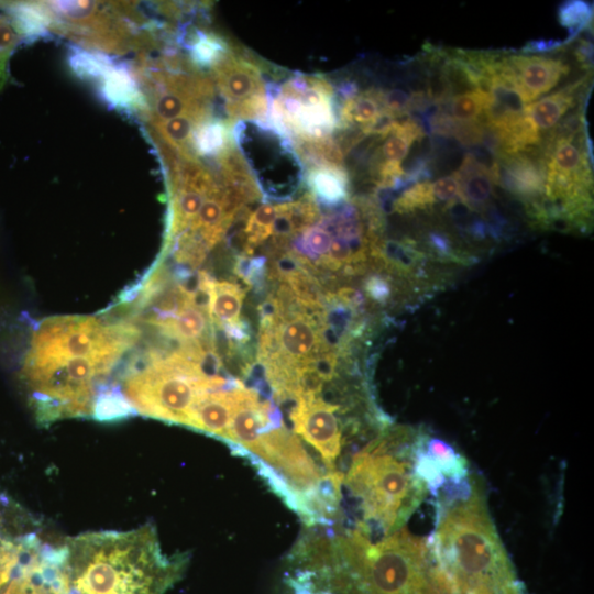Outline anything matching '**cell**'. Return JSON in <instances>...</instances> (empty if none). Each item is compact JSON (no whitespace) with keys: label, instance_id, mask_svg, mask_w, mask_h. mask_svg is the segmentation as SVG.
Masks as SVG:
<instances>
[{"label":"cell","instance_id":"16","mask_svg":"<svg viewBox=\"0 0 594 594\" xmlns=\"http://www.w3.org/2000/svg\"><path fill=\"white\" fill-rule=\"evenodd\" d=\"M315 198L326 206H338L348 197L349 177L344 168L316 166L307 176Z\"/></svg>","mask_w":594,"mask_h":594},{"label":"cell","instance_id":"26","mask_svg":"<svg viewBox=\"0 0 594 594\" xmlns=\"http://www.w3.org/2000/svg\"><path fill=\"white\" fill-rule=\"evenodd\" d=\"M564 41H554V40H537L527 42L520 50L522 54H536L540 55L542 53L552 52L560 50L562 46H565Z\"/></svg>","mask_w":594,"mask_h":594},{"label":"cell","instance_id":"22","mask_svg":"<svg viewBox=\"0 0 594 594\" xmlns=\"http://www.w3.org/2000/svg\"><path fill=\"white\" fill-rule=\"evenodd\" d=\"M228 130L220 121H210L197 132L196 144L201 154H218L227 148Z\"/></svg>","mask_w":594,"mask_h":594},{"label":"cell","instance_id":"17","mask_svg":"<svg viewBox=\"0 0 594 594\" xmlns=\"http://www.w3.org/2000/svg\"><path fill=\"white\" fill-rule=\"evenodd\" d=\"M490 103L487 91L475 88L454 96L441 103L447 111L458 121L482 120Z\"/></svg>","mask_w":594,"mask_h":594},{"label":"cell","instance_id":"7","mask_svg":"<svg viewBox=\"0 0 594 594\" xmlns=\"http://www.w3.org/2000/svg\"><path fill=\"white\" fill-rule=\"evenodd\" d=\"M289 411L292 431L311 446L320 458L328 480L343 483L344 474L337 460L343 448L342 425L337 413L340 406L316 396L294 399Z\"/></svg>","mask_w":594,"mask_h":594},{"label":"cell","instance_id":"1","mask_svg":"<svg viewBox=\"0 0 594 594\" xmlns=\"http://www.w3.org/2000/svg\"><path fill=\"white\" fill-rule=\"evenodd\" d=\"M289 594H444L426 539L400 528L374 542L354 529L311 531L288 556Z\"/></svg>","mask_w":594,"mask_h":594},{"label":"cell","instance_id":"20","mask_svg":"<svg viewBox=\"0 0 594 594\" xmlns=\"http://www.w3.org/2000/svg\"><path fill=\"white\" fill-rule=\"evenodd\" d=\"M106 97L117 105H129L138 99L135 85L124 69H113L103 74Z\"/></svg>","mask_w":594,"mask_h":594},{"label":"cell","instance_id":"18","mask_svg":"<svg viewBox=\"0 0 594 594\" xmlns=\"http://www.w3.org/2000/svg\"><path fill=\"white\" fill-rule=\"evenodd\" d=\"M276 215V206L264 204L248 218L243 248L246 255L253 254L254 250L273 233Z\"/></svg>","mask_w":594,"mask_h":594},{"label":"cell","instance_id":"25","mask_svg":"<svg viewBox=\"0 0 594 594\" xmlns=\"http://www.w3.org/2000/svg\"><path fill=\"white\" fill-rule=\"evenodd\" d=\"M432 190L437 202L453 205L460 199V185L455 173L432 183Z\"/></svg>","mask_w":594,"mask_h":594},{"label":"cell","instance_id":"14","mask_svg":"<svg viewBox=\"0 0 594 594\" xmlns=\"http://www.w3.org/2000/svg\"><path fill=\"white\" fill-rule=\"evenodd\" d=\"M590 76L526 106L525 111L538 131L554 127L569 109L574 107L588 84Z\"/></svg>","mask_w":594,"mask_h":594},{"label":"cell","instance_id":"5","mask_svg":"<svg viewBox=\"0 0 594 594\" xmlns=\"http://www.w3.org/2000/svg\"><path fill=\"white\" fill-rule=\"evenodd\" d=\"M419 433L388 429L352 457L343 484L362 512L359 529L370 534L375 525L387 536L400 529L426 497L428 490L415 468Z\"/></svg>","mask_w":594,"mask_h":594},{"label":"cell","instance_id":"8","mask_svg":"<svg viewBox=\"0 0 594 594\" xmlns=\"http://www.w3.org/2000/svg\"><path fill=\"white\" fill-rule=\"evenodd\" d=\"M494 70L514 87L525 105H529L569 74L570 66L560 58L510 54L496 55Z\"/></svg>","mask_w":594,"mask_h":594},{"label":"cell","instance_id":"28","mask_svg":"<svg viewBox=\"0 0 594 594\" xmlns=\"http://www.w3.org/2000/svg\"><path fill=\"white\" fill-rule=\"evenodd\" d=\"M366 290L369 295L377 301H384L389 294L387 283L378 277H372L367 280Z\"/></svg>","mask_w":594,"mask_h":594},{"label":"cell","instance_id":"27","mask_svg":"<svg viewBox=\"0 0 594 594\" xmlns=\"http://www.w3.org/2000/svg\"><path fill=\"white\" fill-rule=\"evenodd\" d=\"M575 58L580 63L581 67L590 70L593 67V45L590 41H581L579 46L574 51Z\"/></svg>","mask_w":594,"mask_h":594},{"label":"cell","instance_id":"3","mask_svg":"<svg viewBox=\"0 0 594 594\" xmlns=\"http://www.w3.org/2000/svg\"><path fill=\"white\" fill-rule=\"evenodd\" d=\"M438 502L431 549L451 594H520L475 477L452 483Z\"/></svg>","mask_w":594,"mask_h":594},{"label":"cell","instance_id":"11","mask_svg":"<svg viewBox=\"0 0 594 594\" xmlns=\"http://www.w3.org/2000/svg\"><path fill=\"white\" fill-rule=\"evenodd\" d=\"M215 66L218 84L227 98V110L230 114L243 102L266 95L262 77L253 65L226 55Z\"/></svg>","mask_w":594,"mask_h":594},{"label":"cell","instance_id":"12","mask_svg":"<svg viewBox=\"0 0 594 594\" xmlns=\"http://www.w3.org/2000/svg\"><path fill=\"white\" fill-rule=\"evenodd\" d=\"M237 386L207 392L194 407L187 427L224 439L235 404Z\"/></svg>","mask_w":594,"mask_h":594},{"label":"cell","instance_id":"2","mask_svg":"<svg viewBox=\"0 0 594 594\" xmlns=\"http://www.w3.org/2000/svg\"><path fill=\"white\" fill-rule=\"evenodd\" d=\"M188 556H166L156 529L91 531L56 546L64 594H166L186 570Z\"/></svg>","mask_w":594,"mask_h":594},{"label":"cell","instance_id":"15","mask_svg":"<svg viewBox=\"0 0 594 594\" xmlns=\"http://www.w3.org/2000/svg\"><path fill=\"white\" fill-rule=\"evenodd\" d=\"M244 290L229 280H212L209 288L208 315L213 329H223L240 321Z\"/></svg>","mask_w":594,"mask_h":594},{"label":"cell","instance_id":"10","mask_svg":"<svg viewBox=\"0 0 594 594\" xmlns=\"http://www.w3.org/2000/svg\"><path fill=\"white\" fill-rule=\"evenodd\" d=\"M1 594H64L56 566V546L31 544Z\"/></svg>","mask_w":594,"mask_h":594},{"label":"cell","instance_id":"24","mask_svg":"<svg viewBox=\"0 0 594 594\" xmlns=\"http://www.w3.org/2000/svg\"><path fill=\"white\" fill-rule=\"evenodd\" d=\"M21 32L15 21L0 16V86L4 80V68L9 53L16 43V33Z\"/></svg>","mask_w":594,"mask_h":594},{"label":"cell","instance_id":"19","mask_svg":"<svg viewBox=\"0 0 594 594\" xmlns=\"http://www.w3.org/2000/svg\"><path fill=\"white\" fill-rule=\"evenodd\" d=\"M593 7L583 0L564 1L558 8V21L569 32L565 43L573 41L584 29L590 26Z\"/></svg>","mask_w":594,"mask_h":594},{"label":"cell","instance_id":"4","mask_svg":"<svg viewBox=\"0 0 594 594\" xmlns=\"http://www.w3.org/2000/svg\"><path fill=\"white\" fill-rule=\"evenodd\" d=\"M221 362L198 346L164 349L150 344L127 362L116 384L134 413L187 427L199 399L239 380L219 374Z\"/></svg>","mask_w":594,"mask_h":594},{"label":"cell","instance_id":"23","mask_svg":"<svg viewBox=\"0 0 594 594\" xmlns=\"http://www.w3.org/2000/svg\"><path fill=\"white\" fill-rule=\"evenodd\" d=\"M227 55L226 45L216 36L198 33L191 47V57L201 66L216 65Z\"/></svg>","mask_w":594,"mask_h":594},{"label":"cell","instance_id":"29","mask_svg":"<svg viewBox=\"0 0 594 594\" xmlns=\"http://www.w3.org/2000/svg\"><path fill=\"white\" fill-rule=\"evenodd\" d=\"M14 543L8 542L6 540H0V552L4 551L6 549L10 548Z\"/></svg>","mask_w":594,"mask_h":594},{"label":"cell","instance_id":"9","mask_svg":"<svg viewBox=\"0 0 594 594\" xmlns=\"http://www.w3.org/2000/svg\"><path fill=\"white\" fill-rule=\"evenodd\" d=\"M495 164L497 185L520 199L526 207L543 197L544 162L540 147L498 155Z\"/></svg>","mask_w":594,"mask_h":594},{"label":"cell","instance_id":"21","mask_svg":"<svg viewBox=\"0 0 594 594\" xmlns=\"http://www.w3.org/2000/svg\"><path fill=\"white\" fill-rule=\"evenodd\" d=\"M436 202L432 183L422 182L407 188L395 201L394 209L400 213H406L430 208Z\"/></svg>","mask_w":594,"mask_h":594},{"label":"cell","instance_id":"6","mask_svg":"<svg viewBox=\"0 0 594 594\" xmlns=\"http://www.w3.org/2000/svg\"><path fill=\"white\" fill-rule=\"evenodd\" d=\"M234 142H237L241 156L250 173L257 180L261 195L266 198H285L279 184V170L285 179L295 188L286 177L300 186L302 182V167L288 138L267 122L239 120L233 128ZM282 179V178H280ZM288 195L292 193L282 180Z\"/></svg>","mask_w":594,"mask_h":594},{"label":"cell","instance_id":"13","mask_svg":"<svg viewBox=\"0 0 594 594\" xmlns=\"http://www.w3.org/2000/svg\"><path fill=\"white\" fill-rule=\"evenodd\" d=\"M455 175L460 185V200L472 209H482L491 200L497 184L495 161L484 164L474 154L466 153Z\"/></svg>","mask_w":594,"mask_h":594}]
</instances>
